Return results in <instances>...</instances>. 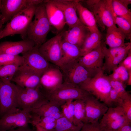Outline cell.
<instances>
[{"label":"cell","mask_w":131,"mask_h":131,"mask_svg":"<svg viewBox=\"0 0 131 131\" xmlns=\"http://www.w3.org/2000/svg\"><path fill=\"white\" fill-rule=\"evenodd\" d=\"M8 131H33L28 127V126L20 127Z\"/></svg>","instance_id":"7bdbcfd3"},{"label":"cell","mask_w":131,"mask_h":131,"mask_svg":"<svg viewBox=\"0 0 131 131\" xmlns=\"http://www.w3.org/2000/svg\"><path fill=\"white\" fill-rule=\"evenodd\" d=\"M115 25H117L118 28L124 33L126 39L131 40V25L124 19L117 16L114 21Z\"/></svg>","instance_id":"836d02e7"},{"label":"cell","mask_w":131,"mask_h":131,"mask_svg":"<svg viewBox=\"0 0 131 131\" xmlns=\"http://www.w3.org/2000/svg\"><path fill=\"white\" fill-rule=\"evenodd\" d=\"M19 67L12 65L0 66V79L6 82H11Z\"/></svg>","instance_id":"d6a6232c"},{"label":"cell","mask_w":131,"mask_h":131,"mask_svg":"<svg viewBox=\"0 0 131 131\" xmlns=\"http://www.w3.org/2000/svg\"><path fill=\"white\" fill-rule=\"evenodd\" d=\"M131 49V42L125 43L123 46L107 48L104 42L102 51L105 62L102 68L103 71L109 73L114 71L127 56Z\"/></svg>","instance_id":"9c48e42d"},{"label":"cell","mask_w":131,"mask_h":131,"mask_svg":"<svg viewBox=\"0 0 131 131\" xmlns=\"http://www.w3.org/2000/svg\"><path fill=\"white\" fill-rule=\"evenodd\" d=\"M86 123L98 121L107 111L108 107L94 97L90 94L84 99Z\"/></svg>","instance_id":"2e32d148"},{"label":"cell","mask_w":131,"mask_h":131,"mask_svg":"<svg viewBox=\"0 0 131 131\" xmlns=\"http://www.w3.org/2000/svg\"><path fill=\"white\" fill-rule=\"evenodd\" d=\"M59 68L63 82L78 87L93 76L99 70L96 71L89 70L80 64L78 59L63 65Z\"/></svg>","instance_id":"8992f818"},{"label":"cell","mask_w":131,"mask_h":131,"mask_svg":"<svg viewBox=\"0 0 131 131\" xmlns=\"http://www.w3.org/2000/svg\"><path fill=\"white\" fill-rule=\"evenodd\" d=\"M122 66L129 71H131V49L129 52L126 57L118 65Z\"/></svg>","instance_id":"60d3db41"},{"label":"cell","mask_w":131,"mask_h":131,"mask_svg":"<svg viewBox=\"0 0 131 131\" xmlns=\"http://www.w3.org/2000/svg\"><path fill=\"white\" fill-rule=\"evenodd\" d=\"M112 131H131V123L126 122L118 129Z\"/></svg>","instance_id":"b9f144b4"},{"label":"cell","mask_w":131,"mask_h":131,"mask_svg":"<svg viewBox=\"0 0 131 131\" xmlns=\"http://www.w3.org/2000/svg\"><path fill=\"white\" fill-rule=\"evenodd\" d=\"M41 76L34 72L20 66L12 81L22 87L35 88L40 85Z\"/></svg>","instance_id":"ac0fdd59"},{"label":"cell","mask_w":131,"mask_h":131,"mask_svg":"<svg viewBox=\"0 0 131 131\" xmlns=\"http://www.w3.org/2000/svg\"><path fill=\"white\" fill-rule=\"evenodd\" d=\"M81 1L78 3L76 7L77 12L80 21L88 28L90 33L99 31L93 14L81 3Z\"/></svg>","instance_id":"603a6c76"},{"label":"cell","mask_w":131,"mask_h":131,"mask_svg":"<svg viewBox=\"0 0 131 131\" xmlns=\"http://www.w3.org/2000/svg\"><path fill=\"white\" fill-rule=\"evenodd\" d=\"M127 122H129L122 107L117 106L108 108L100 124L106 129L112 131L118 129Z\"/></svg>","instance_id":"9a60e30c"},{"label":"cell","mask_w":131,"mask_h":131,"mask_svg":"<svg viewBox=\"0 0 131 131\" xmlns=\"http://www.w3.org/2000/svg\"><path fill=\"white\" fill-rule=\"evenodd\" d=\"M114 70L118 73L119 78V81L125 85L127 83L129 76L128 71L124 66H119Z\"/></svg>","instance_id":"ab89813d"},{"label":"cell","mask_w":131,"mask_h":131,"mask_svg":"<svg viewBox=\"0 0 131 131\" xmlns=\"http://www.w3.org/2000/svg\"><path fill=\"white\" fill-rule=\"evenodd\" d=\"M42 0H2L0 22L2 25L19 12L32 5H38Z\"/></svg>","instance_id":"7c38bea8"},{"label":"cell","mask_w":131,"mask_h":131,"mask_svg":"<svg viewBox=\"0 0 131 131\" xmlns=\"http://www.w3.org/2000/svg\"><path fill=\"white\" fill-rule=\"evenodd\" d=\"M38 5H31L12 17L2 29L0 39L17 34H20L23 40L26 39L27 31Z\"/></svg>","instance_id":"7a4b0ae2"},{"label":"cell","mask_w":131,"mask_h":131,"mask_svg":"<svg viewBox=\"0 0 131 131\" xmlns=\"http://www.w3.org/2000/svg\"><path fill=\"white\" fill-rule=\"evenodd\" d=\"M61 106L54 102L49 101L31 113L41 116L48 117L56 119L63 116Z\"/></svg>","instance_id":"cb8c5ba5"},{"label":"cell","mask_w":131,"mask_h":131,"mask_svg":"<svg viewBox=\"0 0 131 131\" xmlns=\"http://www.w3.org/2000/svg\"><path fill=\"white\" fill-rule=\"evenodd\" d=\"M16 85L19 108L31 113L49 101L40 85L35 88H27Z\"/></svg>","instance_id":"277c9868"},{"label":"cell","mask_w":131,"mask_h":131,"mask_svg":"<svg viewBox=\"0 0 131 131\" xmlns=\"http://www.w3.org/2000/svg\"><path fill=\"white\" fill-rule=\"evenodd\" d=\"M63 82L62 75L59 67L50 63L41 76L40 86L46 93L54 90Z\"/></svg>","instance_id":"5bb4252c"},{"label":"cell","mask_w":131,"mask_h":131,"mask_svg":"<svg viewBox=\"0 0 131 131\" xmlns=\"http://www.w3.org/2000/svg\"><path fill=\"white\" fill-rule=\"evenodd\" d=\"M61 47L62 56L59 67L81 57V48L77 46L62 39Z\"/></svg>","instance_id":"d4e9b609"},{"label":"cell","mask_w":131,"mask_h":131,"mask_svg":"<svg viewBox=\"0 0 131 131\" xmlns=\"http://www.w3.org/2000/svg\"><path fill=\"white\" fill-rule=\"evenodd\" d=\"M107 77L112 88L116 91L123 99L130 94L126 90L125 85L120 81L113 80L109 77L108 76Z\"/></svg>","instance_id":"8d00e7d4"},{"label":"cell","mask_w":131,"mask_h":131,"mask_svg":"<svg viewBox=\"0 0 131 131\" xmlns=\"http://www.w3.org/2000/svg\"><path fill=\"white\" fill-rule=\"evenodd\" d=\"M63 32L59 33L38 48L39 52L49 62L59 67L62 56Z\"/></svg>","instance_id":"8fae6325"},{"label":"cell","mask_w":131,"mask_h":131,"mask_svg":"<svg viewBox=\"0 0 131 131\" xmlns=\"http://www.w3.org/2000/svg\"><path fill=\"white\" fill-rule=\"evenodd\" d=\"M74 113L73 123L82 127L84 123H86V112L84 99L73 101Z\"/></svg>","instance_id":"f1b7e54d"},{"label":"cell","mask_w":131,"mask_h":131,"mask_svg":"<svg viewBox=\"0 0 131 131\" xmlns=\"http://www.w3.org/2000/svg\"><path fill=\"white\" fill-rule=\"evenodd\" d=\"M45 94L49 101L61 106L69 100L84 99L90 94L79 87L64 82L54 90Z\"/></svg>","instance_id":"52a82bcc"},{"label":"cell","mask_w":131,"mask_h":131,"mask_svg":"<svg viewBox=\"0 0 131 131\" xmlns=\"http://www.w3.org/2000/svg\"><path fill=\"white\" fill-rule=\"evenodd\" d=\"M3 25L0 22V28L2 27Z\"/></svg>","instance_id":"7dc6e473"},{"label":"cell","mask_w":131,"mask_h":131,"mask_svg":"<svg viewBox=\"0 0 131 131\" xmlns=\"http://www.w3.org/2000/svg\"><path fill=\"white\" fill-rule=\"evenodd\" d=\"M31 113L18 108L0 118V131H8L28 126L31 123Z\"/></svg>","instance_id":"30bf717a"},{"label":"cell","mask_w":131,"mask_h":131,"mask_svg":"<svg viewBox=\"0 0 131 131\" xmlns=\"http://www.w3.org/2000/svg\"><path fill=\"white\" fill-rule=\"evenodd\" d=\"M16 84L0 79V118L18 108Z\"/></svg>","instance_id":"ba28073f"},{"label":"cell","mask_w":131,"mask_h":131,"mask_svg":"<svg viewBox=\"0 0 131 131\" xmlns=\"http://www.w3.org/2000/svg\"><path fill=\"white\" fill-rule=\"evenodd\" d=\"M63 12L69 29L82 24L77 14L76 7L80 0H51Z\"/></svg>","instance_id":"e0dca14e"},{"label":"cell","mask_w":131,"mask_h":131,"mask_svg":"<svg viewBox=\"0 0 131 131\" xmlns=\"http://www.w3.org/2000/svg\"><path fill=\"white\" fill-rule=\"evenodd\" d=\"M80 131H110L102 127L99 121L84 123Z\"/></svg>","instance_id":"f35d334b"},{"label":"cell","mask_w":131,"mask_h":131,"mask_svg":"<svg viewBox=\"0 0 131 131\" xmlns=\"http://www.w3.org/2000/svg\"><path fill=\"white\" fill-rule=\"evenodd\" d=\"M34 46L33 41L27 39L16 41H4L0 43V53L18 55L29 50Z\"/></svg>","instance_id":"7402d4cb"},{"label":"cell","mask_w":131,"mask_h":131,"mask_svg":"<svg viewBox=\"0 0 131 131\" xmlns=\"http://www.w3.org/2000/svg\"><path fill=\"white\" fill-rule=\"evenodd\" d=\"M123 99L115 90L111 89L106 104L108 108L121 106Z\"/></svg>","instance_id":"e575fe53"},{"label":"cell","mask_w":131,"mask_h":131,"mask_svg":"<svg viewBox=\"0 0 131 131\" xmlns=\"http://www.w3.org/2000/svg\"><path fill=\"white\" fill-rule=\"evenodd\" d=\"M125 35L116 26L107 28L106 30L105 44L109 48L122 46L125 44Z\"/></svg>","instance_id":"484cf974"},{"label":"cell","mask_w":131,"mask_h":131,"mask_svg":"<svg viewBox=\"0 0 131 131\" xmlns=\"http://www.w3.org/2000/svg\"><path fill=\"white\" fill-rule=\"evenodd\" d=\"M61 107L63 116L73 123L74 113L73 100L67 101L62 105Z\"/></svg>","instance_id":"d590c367"},{"label":"cell","mask_w":131,"mask_h":131,"mask_svg":"<svg viewBox=\"0 0 131 131\" xmlns=\"http://www.w3.org/2000/svg\"><path fill=\"white\" fill-rule=\"evenodd\" d=\"M1 2H2V0H0V10H1Z\"/></svg>","instance_id":"bcb514c9"},{"label":"cell","mask_w":131,"mask_h":131,"mask_svg":"<svg viewBox=\"0 0 131 131\" xmlns=\"http://www.w3.org/2000/svg\"><path fill=\"white\" fill-rule=\"evenodd\" d=\"M90 33L88 28L82 24L63 32L62 39L81 48Z\"/></svg>","instance_id":"ffe728a7"},{"label":"cell","mask_w":131,"mask_h":131,"mask_svg":"<svg viewBox=\"0 0 131 131\" xmlns=\"http://www.w3.org/2000/svg\"><path fill=\"white\" fill-rule=\"evenodd\" d=\"M93 14L97 25L102 31L116 26L114 21L117 16L114 12L112 0H83Z\"/></svg>","instance_id":"3957f363"},{"label":"cell","mask_w":131,"mask_h":131,"mask_svg":"<svg viewBox=\"0 0 131 131\" xmlns=\"http://www.w3.org/2000/svg\"><path fill=\"white\" fill-rule=\"evenodd\" d=\"M112 4L116 15L126 20L131 25V12L128 6L122 0H112Z\"/></svg>","instance_id":"f546056e"},{"label":"cell","mask_w":131,"mask_h":131,"mask_svg":"<svg viewBox=\"0 0 131 131\" xmlns=\"http://www.w3.org/2000/svg\"><path fill=\"white\" fill-rule=\"evenodd\" d=\"M104 42L98 47L78 59V62L87 69L97 71L102 68L104 58L102 48Z\"/></svg>","instance_id":"d6986e66"},{"label":"cell","mask_w":131,"mask_h":131,"mask_svg":"<svg viewBox=\"0 0 131 131\" xmlns=\"http://www.w3.org/2000/svg\"><path fill=\"white\" fill-rule=\"evenodd\" d=\"M35 127L36 128V131H44L38 126H35Z\"/></svg>","instance_id":"f6af8a7d"},{"label":"cell","mask_w":131,"mask_h":131,"mask_svg":"<svg viewBox=\"0 0 131 131\" xmlns=\"http://www.w3.org/2000/svg\"><path fill=\"white\" fill-rule=\"evenodd\" d=\"M121 107L128 121L131 123V97L130 94L123 99Z\"/></svg>","instance_id":"74e56055"},{"label":"cell","mask_w":131,"mask_h":131,"mask_svg":"<svg viewBox=\"0 0 131 131\" xmlns=\"http://www.w3.org/2000/svg\"><path fill=\"white\" fill-rule=\"evenodd\" d=\"M46 14L51 26L58 32L64 28L66 22L62 11L51 0H44Z\"/></svg>","instance_id":"44dd1931"},{"label":"cell","mask_w":131,"mask_h":131,"mask_svg":"<svg viewBox=\"0 0 131 131\" xmlns=\"http://www.w3.org/2000/svg\"><path fill=\"white\" fill-rule=\"evenodd\" d=\"M102 36L98 31L90 33L81 48V57L100 46L103 42Z\"/></svg>","instance_id":"4316f807"},{"label":"cell","mask_w":131,"mask_h":131,"mask_svg":"<svg viewBox=\"0 0 131 131\" xmlns=\"http://www.w3.org/2000/svg\"><path fill=\"white\" fill-rule=\"evenodd\" d=\"M22 54L23 64L21 66L41 76L50 65V63L40 53L38 47L35 46Z\"/></svg>","instance_id":"4fadbf2b"},{"label":"cell","mask_w":131,"mask_h":131,"mask_svg":"<svg viewBox=\"0 0 131 131\" xmlns=\"http://www.w3.org/2000/svg\"><path fill=\"white\" fill-rule=\"evenodd\" d=\"M31 123L35 126H37L44 131H52L56 125L57 119L45 116H41L31 113Z\"/></svg>","instance_id":"83f0119b"},{"label":"cell","mask_w":131,"mask_h":131,"mask_svg":"<svg viewBox=\"0 0 131 131\" xmlns=\"http://www.w3.org/2000/svg\"><path fill=\"white\" fill-rule=\"evenodd\" d=\"M129 78L127 84L128 85L130 86L131 85V71H129Z\"/></svg>","instance_id":"ee69618b"},{"label":"cell","mask_w":131,"mask_h":131,"mask_svg":"<svg viewBox=\"0 0 131 131\" xmlns=\"http://www.w3.org/2000/svg\"><path fill=\"white\" fill-rule=\"evenodd\" d=\"M23 64V59L22 56L0 53V66L12 65L20 66Z\"/></svg>","instance_id":"1f68e13d"},{"label":"cell","mask_w":131,"mask_h":131,"mask_svg":"<svg viewBox=\"0 0 131 131\" xmlns=\"http://www.w3.org/2000/svg\"><path fill=\"white\" fill-rule=\"evenodd\" d=\"M34 20L31 23L27 30L26 39L33 41L39 47L46 41L51 25L46 14L43 1L37 6Z\"/></svg>","instance_id":"6da1fadb"},{"label":"cell","mask_w":131,"mask_h":131,"mask_svg":"<svg viewBox=\"0 0 131 131\" xmlns=\"http://www.w3.org/2000/svg\"><path fill=\"white\" fill-rule=\"evenodd\" d=\"M82 128L62 116L57 119L56 126L52 131H80Z\"/></svg>","instance_id":"4dcf8cb0"},{"label":"cell","mask_w":131,"mask_h":131,"mask_svg":"<svg viewBox=\"0 0 131 131\" xmlns=\"http://www.w3.org/2000/svg\"><path fill=\"white\" fill-rule=\"evenodd\" d=\"M3 28H2H2H0V33L1 32V31H2V29Z\"/></svg>","instance_id":"c3c4849f"},{"label":"cell","mask_w":131,"mask_h":131,"mask_svg":"<svg viewBox=\"0 0 131 131\" xmlns=\"http://www.w3.org/2000/svg\"><path fill=\"white\" fill-rule=\"evenodd\" d=\"M79 87L105 104L112 89L107 76L105 74L102 68L99 69L92 77L81 85Z\"/></svg>","instance_id":"5b68a950"}]
</instances>
